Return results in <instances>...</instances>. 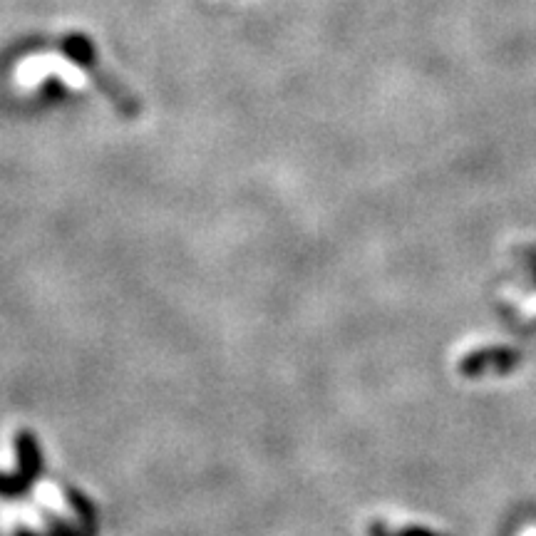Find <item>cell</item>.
<instances>
[{
  "label": "cell",
  "instance_id": "6da1fadb",
  "mask_svg": "<svg viewBox=\"0 0 536 536\" xmlns=\"http://www.w3.org/2000/svg\"><path fill=\"white\" fill-rule=\"evenodd\" d=\"M38 499L48 509H53V512L63 514V517H67V514H70V507H67V502L63 499V492H60V489L55 487V484H50V482L38 484Z\"/></svg>",
  "mask_w": 536,
  "mask_h": 536
},
{
  "label": "cell",
  "instance_id": "7a4b0ae2",
  "mask_svg": "<svg viewBox=\"0 0 536 536\" xmlns=\"http://www.w3.org/2000/svg\"><path fill=\"white\" fill-rule=\"evenodd\" d=\"M519 536H536V527H529V529H524V532H522V534H519Z\"/></svg>",
  "mask_w": 536,
  "mask_h": 536
}]
</instances>
